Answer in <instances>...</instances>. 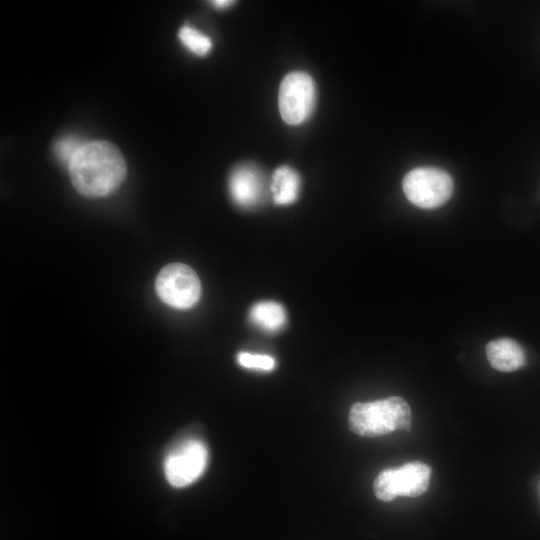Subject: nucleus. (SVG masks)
<instances>
[{"label": "nucleus", "mask_w": 540, "mask_h": 540, "mask_svg": "<svg viewBox=\"0 0 540 540\" xmlns=\"http://www.w3.org/2000/svg\"><path fill=\"white\" fill-rule=\"evenodd\" d=\"M315 101L316 87L309 74L295 71L283 78L279 87L278 106L287 124L303 123L311 115Z\"/></svg>", "instance_id": "39448f33"}, {"label": "nucleus", "mask_w": 540, "mask_h": 540, "mask_svg": "<svg viewBox=\"0 0 540 540\" xmlns=\"http://www.w3.org/2000/svg\"><path fill=\"white\" fill-rule=\"evenodd\" d=\"M228 184L231 198L244 208L258 205L265 196V179L261 171L251 164L236 167Z\"/></svg>", "instance_id": "6e6552de"}, {"label": "nucleus", "mask_w": 540, "mask_h": 540, "mask_svg": "<svg viewBox=\"0 0 540 540\" xmlns=\"http://www.w3.org/2000/svg\"><path fill=\"white\" fill-rule=\"evenodd\" d=\"M208 460L207 448L197 439H189L171 450L164 460V474L176 488L190 485L204 472Z\"/></svg>", "instance_id": "0eeeda50"}, {"label": "nucleus", "mask_w": 540, "mask_h": 540, "mask_svg": "<svg viewBox=\"0 0 540 540\" xmlns=\"http://www.w3.org/2000/svg\"><path fill=\"white\" fill-rule=\"evenodd\" d=\"M71 182L77 192L102 197L114 191L124 180L126 163L119 149L107 141L86 142L71 160Z\"/></svg>", "instance_id": "f257e3e1"}, {"label": "nucleus", "mask_w": 540, "mask_h": 540, "mask_svg": "<svg viewBox=\"0 0 540 540\" xmlns=\"http://www.w3.org/2000/svg\"><path fill=\"white\" fill-rule=\"evenodd\" d=\"M155 287L163 302L178 309L193 306L201 293L197 274L192 268L181 263L165 266L157 276Z\"/></svg>", "instance_id": "423d86ee"}, {"label": "nucleus", "mask_w": 540, "mask_h": 540, "mask_svg": "<svg viewBox=\"0 0 540 540\" xmlns=\"http://www.w3.org/2000/svg\"><path fill=\"white\" fill-rule=\"evenodd\" d=\"M85 143L76 136H66L54 144V153L59 161L68 167L73 157Z\"/></svg>", "instance_id": "ddd939ff"}, {"label": "nucleus", "mask_w": 540, "mask_h": 540, "mask_svg": "<svg viewBox=\"0 0 540 540\" xmlns=\"http://www.w3.org/2000/svg\"><path fill=\"white\" fill-rule=\"evenodd\" d=\"M233 2L228 0H215L212 2V4L219 9L227 8L229 7Z\"/></svg>", "instance_id": "2eb2a0df"}, {"label": "nucleus", "mask_w": 540, "mask_h": 540, "mask_svg": "<svg viewBox=\"0 0 540 540\" xmlns=\"http://www.w3.org/2000/svg\"><path fill=\"white\" fill-rule=\"evenodd\" d=\"M179 39L188 50L199 56L206 55L212 48L211 40L190 26L180 29Z\"/></svg>", "instance_id": "f8f14e48"}, {"label": "nucleus", "mask_w": 540, "mask_h": 540, "mask_svg": "<svg viewBox=\"0 0 540 540\" xmlns=\"http://www.w3.org/2000/svg\"><path fill=\"white\" fill-rule=\"evenodd\" d=\"M412 413L401 397L391 396L373 402L354 403L348 423L352 432L363 437H377L398 430H409Z\"/></svg>", "instance_id": "f03ea898"}, {"label": "nucleus", "mask_w": 540, "mask_h": 540, "mask_svg": "<svg viewBox=\"0 0 540 540\" xmlns=\"http://www.w3.org/2000/svg\"><path fill=\"white\" fill-rule=\"evenodd\" d=\"M237 360L238 363L245 368L270 371L275 367V360L268 355L240 352L237 356Z\"/></svg>", "instance_id": "4468645a"}, {"label": "nucleus", "mask_w": 540, "mask_h": 540, "mask_svg": "<svg viewBox=\"0 0 540 540\" xmlns=\"http://www.w3.org/2000/svg\"><path fill=\"white\" fill-rule=\"evenodd\" d=\"M402 187L412 204L423 209H433L449 200L453 192V181L442 169L419 167L405 175Z\"/></svg>", "instance_id": "20e7f679"}, {"label": "nucleus", "mask_w": 540, "mask_h": 540, "mask_svg": "<svg viewBox=\"0 0 540 540\" xmlns=\"http://www.w3.org/2000/svg\"><path fill=\"white\" fill-rule=\"evenodd\" d=\"M249 317L253 324L269 332L278 331L286 323V312L283 306L275 301L254 304Z\"/></svg>", "instance_id": "9b49d317"}, {"label": "nucleus", "mask_w": 540, "mask_h": 540, "mask_svg": "<svg viewBox=\"0 0 540 540\" xmlns=\"http://www.w3.org/2000/svg\"><path fill=\"white\" fill-rule=\"evenodd\" d=\"M431 473L430 466L421 461L384 469L374 480V493L385 502L398 496L418 497L429 488Z\"/></svg>", "instance_id": "7ed1b4c3"}, {"label": "nucleus", "mask_w": 540, "mask_h": 540, "mask_svg": "<svg viewBox=\"0 0 540 540\" xmlns=\"http://www.w3.org/2000/svg\"><path fill=\"white\" fill-rule=\"evenodd\" d=\"M487 359L492 368L501 372H513L526 362L522 347L513 339L499 338L486 346Z\"/></svg>", "instance_id": "1a4fd4ad"}, {"label": "nucleus", "mask_w": 540, "mask_h": 540, "mask_svg": "<svg viewBox=\"0 0 540 540\" xmlns=\"http://www.w3.org/2000/svg\"><path fill=\"white\" fill-rule=\"evenodd\" d=\"M270 190L276 204L288 205L293 203L297 199L300 190L298 173L288 166L277 168L272 176Z\"/></svg>", "instance_id": "9d476101"}]
</instances>
